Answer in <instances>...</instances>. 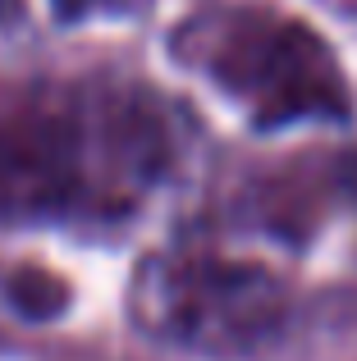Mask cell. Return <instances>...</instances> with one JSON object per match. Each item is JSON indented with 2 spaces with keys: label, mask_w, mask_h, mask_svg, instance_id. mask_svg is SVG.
Masks as SVG:
<instances>
[{
  "label": "cell",
  "mask_w": 357,
  "mask_h": 361,
  "mask_svg": "<svg viewBox=\"0 0 357 361\" xmlns=\"http://www.w3.org/2000/svg\"><path fill=\"white\" fill-rule=\"evenodd\" d=\"M334 5H339V9H357V0H334Z\"/></svg>",
  "instance_id": "5"
},
{
  "label": "cell",
  "mask_w": 357,
  "mask_h": 361,
  "mask_svg": "<svg viewBox=\"0 0 357 361\" xmlns=\"http://www.w3.org/2000/svg\"><path fill=\"white\" fill-rule=\"evenodd\" d=\"M174 55L197 69L257 133L294 123H353L349 69L307 18L243 0L193 14L174 32Z\"/></svg>",
  "instance_id": "2"
},
{
  "label": "cell",
  "mask_w": 357,
  "mask_h": 361,
  "mask_svg": "<svg viewBox=\"0 0 357 361\" xmlns=\"http://www.w3.org/2000/svg\"><path fill=\"white\" fill-rule=\"evenodd\" d=\"M178 165L165 92L124 73L0 82V224L115 229Z\"/></svg>",
  "instance_id": "1"
},
{
  "label": "cell",
  "mask_w": 357,
  "mask_h": 361,
  "mask_svg": "<svg viewBox=\"0 0 357 361\" xmlns=\"http://www.w3.org/2000/svg\"><path fill=\"white\" fill-rule=\"evenodd\" d=\"M55 23H87V18H119L143 9L147 0H46Z\"/></svg>",
  "instance_id": "4"
},
{
  "label": "cell",
  "mask_w": 357,
  "mask_h": 361,
  "mask_svg": "<svg viewBox=\"0 0 357 361\" xmlns=\"http://www.w3.org/2000/svg\"><path fill=\"white\" fill-rule=\"evenodd\" d=\"M133 311L147 329L193 353H252L289 316V288L270 265L215 247H165L133 279Z\"/></svg>",
  "instance_id": "3"
}]
</instances>
